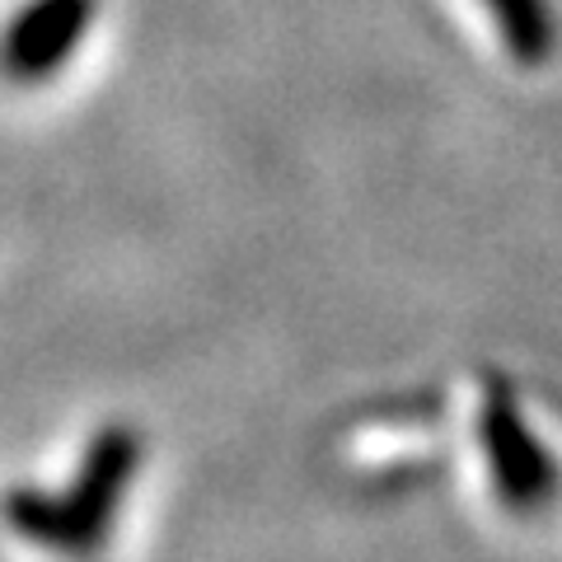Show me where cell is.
I'll use <instances>...</instances> for the list:
<instances>
[{
    "label": "cell",
    "instance_id": "cell-3",
    "mask_svg": "<svg viewBox=\"0 0 562 562\" xmlns=\"http://www.w3.org/2000/svg\"><path fill=\"white\" fill-rule=\"evenodd\" d=\"M103 14V0H24L0 29V76L20 90H43L80 57Z\"/></svg>",
    "mask_w": 562,
    "mask_h": 562
},
{
    "label": "cell",
    "instance_id": "cell-2",
    "mask_svg": "<svg viewBox=\"0 0 562 562\" xmlns=\"http://www.w3.org/2000/svg\"><path fill=\"white\" fill-rule=\"evenodd\" d=\"M479 446H483V464L492 473V492L502 497V506L530 516L558 497L562 473L553 464V454L539 441V431L525 422V413L516 408V398L502 380H492L483 390Z\"/></svg>",
    "mask_w": 562,
    "mask_h": 562
},
{
    "label": "cell",
    "instance_id": "cell-4",
    "mask_svg": "<svg viewBox=\"0 0 562 562\" xmlns=\"http://www.w3.org/2000/svg\"><path fill=\"white\" fill-rule=\"evenodd\" d=\"M492 29L516 66H543L558 52V14L553 0H479Z\"/></svg>",
    "mask_w": 562,
    "mask_h": 562
},
{
    "label": "cell",
    "instance_id": "cell-1",
    "mask_svg": "<svg viewBox=\"0 0 562 562\" xmlns=\"http://www.w3.org/2000/svg\"><path fill=\"white\" fill-rule=\"evenodd\" d=\"M146 469V436L136 422H103L85 441L80 464L61 487L10 483L0 492V516L24 543L43 553L85 558L113 539L117 516Z\"/></svg>",
    "mask_w": 562,
    "mask_h": 562
}]
</instances>
